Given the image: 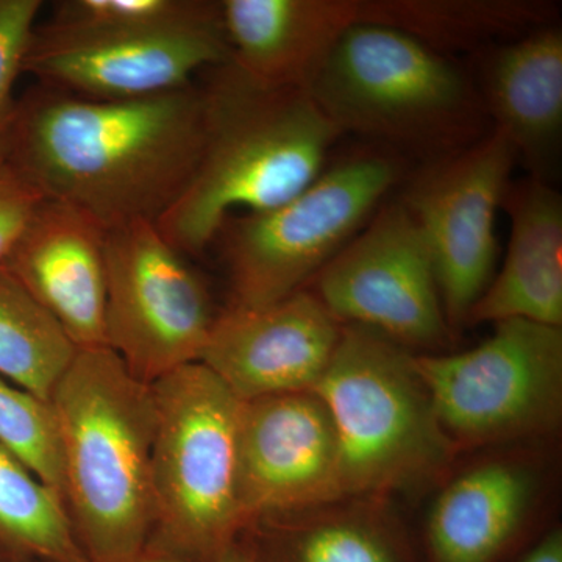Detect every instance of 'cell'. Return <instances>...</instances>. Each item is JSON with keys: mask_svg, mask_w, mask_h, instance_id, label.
Returning <instances> with one entry per match:
<instances>
[{"mask_svg": "<svg viewBox=\"0 0 562 562\" xmlns=\"http://www.w3.org/2000/svg\"><path fill=\"white\" fill-rule=\"evenodd\" d=\"M203 140L201 87L90 101L33 85L18 98L2 155L44 199L102 232L157 222L187 190Z\"/></svg>", "mask_w": 562, "mask_h": 562, "instance_id": "1", "label": "cell"}, {"mask_svg": "<svg viewBox=\"0 0 562 562\" xmlns=\"http://www.w3.org/2000/svg\"><path fill=\"white\" fill-rule=\"evenodd\" d=\"M203 140L187 190L157 222L180 254H202L231 211L290 201L341 136L306 87H269L232 60L203 70Z\"/></svg>", "mask_w": 562, "mask_h": 562, "instance_id": "2", "label": "cell"}, {"mask_svg": "<svg viewBox=\"0 0 562 562\" xmlns=\"http://www.w3.org/2000/svg\"><path fill=\"white\" fill-rule=\"evenodd\" d=\"M63 502L87 562H136L154 530L157 406L109 347L79 349L50 395Z\"/></svg>", "mask_w": 562, "mask_h": 562, "instance_id": "3", "label": "cell"}, {"mask_svg": "<svg viewBox=\"0 0 562 562\" xmlns=\"http://www.w3.org/2000/svg\"><path fill=\"white\" fill-rule=\"evenodd\" d=\"M154 530L147 550L210 562L239 541V425L244 402L201 361L151 384Z\"/></svg>", "mask_w": 562, "mask_h": 562, "instance_id": "4", "label": "cell"}, {"mask_svg": "<svg viewBox=\"0 0 562 562\" xmlns=\"http://www.w3.org/2000/svg\"><path fill=\"white\" fill-rule=\"evenodd\" d=\"M306 88L341 135L446 155L475 143L483 109L471 81L443 52L379 25L344 33Z\"/></svg>", "mask_w": 562, "mask_h": 562, "instance_id": "5", "label": "cell"}, {"mask_svg": "<svg viewBox=\"0 0 562 562\" xmlns=\"http://www.w3.org/2000/svg\"><path fill=\"white\" fill-rule=\"evenodd\" d=\"M313 391L335 424L341 495L412 486L452 457L414 355L380 331L342 325Z\"/></svg>", "mask_w": 562, "mask_h": 562, "instance_id": "6", "label": "cell"}, {"mask_svg": "<svg viewBox=\"0 0 562 562\" xmlns=\"http://www.w3.org/2000/svg\"><path fill=\"white\" fill-rule=\"evenodd\" d=\"M398 179V166L360 155L321 172L273 209L227 217L221 246L235 306H262L303 290L349 243Z\"/></svg>", "mask_w": 562, "mask_h": 562, "instance_id": "7", "label": "cell"}, {"mask_svg": "<svg viewBox=\"0 0 562 562\" xmlns=\"http://www.w3.org/2000/svg\"><path fill=\"white\" fill-rule=\"evenodd\" d=\"M494 335L454 355H414L450 441L486 443L552 428L562 401L561 327L497 322Z\"/></svg>", "mask_w": 562, "mask_h": 562, "instance_id": "8", "label": "cell"}, {"mask_svg": "<svg viewBox=\"0 0 562 562\" xmlns=\"http://www.w3.org/2000/svg\"><path fill=\"white\" fill-rule=\"evenodd\" d=\"M106 347L157 383L201 360L216 316L201 277L151 222L103 232Z\"/></svg>", "mask_w": 562, "mask_h": 562, "instance_id": "9", "label": "cell"}, {"mask_svg": "<svg viewBox=\"0 0 562 562\" xmlns=\"http://www.w3.org/2000/svg\"><path fill=\"white\" fill-rule=\"evenodd\" d=\"M231 57L222 10L160 29H66L46 21L33 29L22 74L76 98L136 101L190 87Z\"/></svg>", "mask_w": 562, "mask_h": 562, "instance_id": "10", "label": "cell"}, {"mask_svg": "<svg viewBox=\"0 0 562 562\" xmlns=\"http://www.w3.org/2000/svg\"><path fill=\"white\" fill-rule=\"evenodd\" d=\"M517 151L502 133L422 169L401 199L435 265L447 321L460 324L492 280L495 220Z\"/></svg>", "mask_w": 562, "mask_h": 562, "instance_id": "11", "label": "cell"}, {"mask_svg": "<svg viewBox=\"0 0 562 562\" xmlns=\"http://www.w3.org/2000/svg\"><path fill=\"white\" fill-rule=\"evenodd\" d=\"M314 294L341 325L431 349L449 336L430 251L401 201L379 211L314 276Z\"/></svg>", "mask_w": 562, "mask_h": 562, "instance_id": "12", "label": "cell"}, {"mask_svg": "<svg viewBox=\"0 0 562 562\" xmlns=\"http://www.w3.org/2000/svg\"><path fill=\"white\" fill-rule=\"evenodd\" d=\"M238 452L246 524L341 497L338 436L314 391L244 402Z\"/></svg>", "mask_w": 562, "mask_h": 562, "instance_id": "13", "label": "cell"}, {"mask_svg": "<svg viewBox=\"0 0 562 562\" xmlns=\"http://www.w3.org/2000/svg\"><path fill=\"white\" fill-rule=\"evenodd\" d=\"M342 325L314 292L262 306H235L214 319L201 361L243 402L313 391Z\"/></svg>", "mask_w": 562, "mask_h": 562, "instance_id": "14", "label": "cell"}, {"mask_svg": "<svg viewBox=\"0 0 562 562\" xmlns=\"http://www.w3.org/2000/svg\"><path fill=\"white\" fill-rule=\"evenodd\" d=\"M79 349L106 347L103 232L66 203L43 199L2 265Z\"/></svg>", "mask_w": 562, "mask_h": 562, "instance_id": "15", "label": "cell"}, {"mask_svg": "<svg viewBox=\"0 0 562 562\" xmlns=\"http://www.w3.org/2000/svg\"><path fill=\"white\" fill-rule=\"evenodd\" d=\"M503 205L512 217V238L501 272L472 306L465 321L524 319L562 324V199L546 180L509 187Z\"/></svg>", "mask_w": 562, "mask_h": 562, "instance_id": "16", "label": "cell"}, {"mask_svg": "<svg viewBox=\"0 0 562 562\" xmlns=\"http://www.w3.org/2000/svg\"><path fill=\"white\" fill-rule=\"evenodd\" d=\"M483 103L502 133L532 166L552 158L562 132V32L547 24L492 50Z\"/></svg>", "mask_w": 562, "mask_h": 562, "instance_id": "17", "label": "cell"}, {"mask_svg": "<svg viewBox=\"0 0 562 562\" xmlns=\"http://www.w3.org/2000/svg\"><path fill=\"white\" fill-rule=\"evenodd\" d=\"M532 492L522 465L491 462L462 473L432 506L427 562H502L519 539Z\"/></svg>", "mask_w": 562, "mask_h": 562, "instance_id": "18", "label": "cell"}, {"mask_svg": "<svg viewBox=\"0 0 562 562\" xmlns=\"http://www.w3.org/2000/svg\"><path fill=\"white\" fill-rule=\"evenodd\" d=\"M0 561L87 562L65 503L2 446Z\"/></svg>", "mask_w": 562, "mask_h": 562, "instance_id": "19", "label": "cell"}, {"mask_svg": "<svg viewBox=\"0 0 562 562\" xmlns=\"http://www.w3.org/2000/svg\"><path fill=\"white\" fill-rule=\"evenodd\" d=\"M76 353L60 325L0 266V376L49 402Z\"/></svg>", "mask_w": 562, "mask_h": 562, "instance_id": "20", "label": "cell"}, {"mask_svg": "<svg viewBox=\"0 0 562 562\" xmlns=\"http://www.w3.org/2000/svg\"><path fill=\"white\" fill-rule=\"evenodd\" d=\"M241 543L254 562H417L397 532L351 517L277 528Z\"/></svg>", "mask_w": 562, "mask_h": 562, "instance_id": "21", "label": "cell"}, {"mask_svg": "<svg viewBox=\"0 0 562 562\" xmlns=\"http://www.w3.org/2000/svg\"><path fill=\"white\" fill-rule=\"evenodd\" d=\"M0 446L63 501L60 435L50 403L0 376ZM65 503V502H63Z\"/></svg>", "mask_w": 562, "mask_h": 562, "instance_id": "22", "label": "cell"}, {"mask_svg": "<svg viewBox=\"0 0 562 562\" xmlns=\"http://www.w3.org/2000/svg\"><path fill=\"white\" fill-rule=\"evenodd\" d=\"M214 0H61L50 24L66 29H160L216 16Z\"/></svg>", "mask_w": 562, "mask_h": 562, "instance_id": "23", "label": "cell"}, {"mask_svg": "<svg viewBox=\"0 0 562 562\" xmlns=\"http://www.w3.org/2000/svg\"><path fill=\"white\" fill-rule=\"evenodd\" d=\"M41 7V0H0V155L16 106L14 85Z\"/></svg>", "mask_w": 562, "mask_h": 562, "instance_id": "24", "label": "cell"}, {"mask_svg": "<svg viewBox=\"0 0 562 562\" xmlns=\"http://www.w3.org/2000/svg\"><path fill=\"white\" fill-rule=\"evenodd\" d=\"M43 199L5 158L0 157V265Z\"/></svg>", "mask_w": 562, "mask_h": 562, "instance_id": "25", "label": "cell"}, {"mask_svg": "<svg viewBox=\"0 0 562 562\" xmlns=\"http://www.w3.org/2000/svg\"><path fill=\"white\" fill-rule=\"evenodd\" d=\"M514 562H562V532H547Z\"/></svg>", "mask_w": 562, "mask_h": 562, "instance_id": "26", "label": "cell"}, {"mask_svg": "<svg viewBox=\"0 0 562 562\" xmlns=\"http://www.w3.org/2000/svg\"><path fill=\"white\" fill-rule=\"evenodd\" d=\"M210 562H254L246 547L241 541L233 543V546L225 549L224 552L217 554L213 561Z\"/></svg>", "mask_w": 562, "mask_h": 562, "instance_id": "27", "label": "cell"}, {"mask_svg": "<svg viewBox=\"0 0 562 562\" xmlns=\"http://www.w3.org/2000/svg\"><path fill=\"white\" fill-rule=\"evenodd\" d=\"M136 562H181L176 560V558L169 557V554L154 552V550H146L143 553V557L139 558Z\"/></svg>", "mask_w": 562, "mask_h": 562, "instance_id": "28", "label": "cell"}, {"mask_svg": "<svg viewBox=\"0 0 562 562\" xmlns=\"http://www.w3.org/2000/svg\"><path fill=\"white\" fill-rule=\"evenodd\" d=\"M0 562H5V561H0Z\"/></svg>", "mask_w": 562, "mask_h": 562, "instance_id": "29", "label": "cell"}]
</instances>
